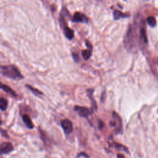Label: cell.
I'll list each match as a JSON object with an SVG mask.
<instances>
[{
    "instance_id": "277c9868",
    "label": "cell",
    "mask_w": 158,
    "mask_h": 158,
    "mask_svg": "<svg viewBox=\"0 0 158 158\" xmlns=\"http://www.w3.org/2000/svg\"><path fill=\"white\" fill-rule=\"evenodd\" d=\"M112 121L110 122L111 126L115 128L116 133H120L122 129V119L119 116V114L114 111L112 112Z\"/></svg>"
},
{
    "instance_id": "7402d4cb",
    "label": "cell",
    "mask_w": 158,
    "mask_h": 158,
    "mask_svg": "<svg viewBox=\"0 0 158 158\" xmlns=\"http://www.w3.org/2000/svg\"><path fill=\"white\" fill-rule=\"evenodd\" d=\"M117 158H125L124 156L122 154H117Z\"/></svg>"
},
{
    "instance_id": "6da1fadb",
    "label": "cell",
    "mask_w": 158,
    "mask_h": 158,
    "mask_svg": "<svg viewBox=\"0 0 158 158\" xmlns=\"http://www.w3.org/2000/svg\"><path fill=\"white\" fill-rule=\"evenodd\" d=\"M137 24H130L127 33L124 40L125 48L132 53H135L140 46V32H138V26Z\"/></svg>"
},
{
    "instance_id": "603a6c76",
    "label": "cell",
    "mask_w": 158,
    "mask_h": 158,
    "mask_svg": "<svg viewBox=\"0 0 158 158\" xmlns=\"http://www.w3.org/2000/svg\"><path fill=\"white\" fill-rule=\"evenodd\" d=\"M98 1H102V0H98Z\"/></svg>"
},
{
    "instance_id": "e0dca14e",
    "label": "cell",
    "mask_w": 158,
    "mask_h": 158,
    "mask_svg": "<svg viewBox=\"0 0 158 158\" xmlns=\"http://www.w3.org/2000/svg\"><path fill=\"white\" fill-rule=\"evenodd\" d=\"M113 145V146L114 147V148H115L117 150H124V151L125 152H129L128 151V149L127 147H125L124 146V145H121V144H119V143H115V142H114L112 143Z\"/></svg>"
},
{
    "instance_id": "ffe728a7",
    "label": "cell",
    "mask_w": 158,
    "mask_h": 158,
    "mask_svg": "<svg viewBox=\"0 0 158 158\" xmlns=\"http://www.w3.org/2000/svg\"><path fill=\"white\" fill-rule=\"evenodd\" d=\"M1 135L3 136V137L6 138H9V137H8V135L7 133V132L5 131V130L1 129Z\"/></svg>"
},
{
    "instance_id": "8fae6325",
    "label": "cell",
    "mask_w": 158,
    "mask_h": 158,
    "mask_svg": "<svg viewBox=\"0 0 158 158\" xmlns=\"http://www.w3.org/2000/svg\"><path fill=\"white\" fill-rule=\"evenodd\" d=\"M87 91V95L88 96V98L90 99V100L91 101V103H92V108L91 110L93 112L95 110H97V104L95 100V99L93 98V93L94 90L93 88H89L86 90Z\"/></svg>"
},
{
    "instance_id": "d6986e66",
    "label": "cell",
    "mask_w": 158,
    "mask_h": 158,
    "mask_svg": "<svg viewBox=\"0 0 158 158\" xmlns=\"http://www.w3.org/2000/svg\"><path fill=\"white\" fill-rule=\"evenodd\" d=\"M72 56H73L74 60L76 62H78L80 61V58H79V56L77 53H72Z\"/></svg>"
},
{
    "instance_id": "9a60e30c",
    "label": "cell",
    "mask_w": 158,
    "mask_h": 158,
    "mask_svg": "<svg viewBox=\"0 0 158 158\" xmlns=\"http://www.w3.org/2000/svg\"><path fill=\"white\" fill-rule=\"evenodd\" d=\"M8 105V102L6 99L4 98H1L0 100V109L2 111H4L6 110Z\"/></svg>"
},
{
    "instance_id": "7a4b0ae2",
    "label": "cell",
    "mask_w": 158,
    "mask_h": 158,
    "mask_svg": "<svg viewBox=\"0 0 158 158\" xmlns=\"http://www.w3.org/2000/svg\"><path fill=\"white\" fill-rule=\"evenodd\" d=\"M1 73L4 77L13 80H19L24 79V76L22 75L18 68L14 65H6L1 66Z\"/></svg>"
},
{
    "instance_id": "ba28073f",
    "label": "cell",
    "mask_w": 158,
    "mask_h": 158,
    "mask_svg": "<svg viewBox=\"0 0 158 158\" xmlns=\"http://www.w3.org/2000/svg\"><path fill=\"white\" fill-rule=\"evenodd\" d=\"M85 43H86L87 49L85 50H83L82 52H81V54H82L83 58L85 60V61H87V60H88L90 58L91 56L92 51H93V46L91 44V43L88 40L85 41Z\"/></svg>"
},
{
    "instance_id": "4fadbf2b",
    "label": "cell",
    "mask_w": 158,
    "mask_h": 158,
    "mask_svg": "<svg viewBox=\"0 0 158 158\" xmlns=\"http://www.w3.org/2000/svg\"><path fill=\"white\" fill-rule=\"evenodd\" d=\"M22 120L25 123V124L26 125L27 128H29L30 129H34V124H33V122H32L31 119L28 115H27V114H24V115L22 116Z\"/></svg>"
},
{
    "instance_id": "2e32d148",
    "label": "cell",
    "mask_w": 158,
    "mask_h": 158,
    "mask_svg": "<svg viewBox=\"0 0 158 158\" xmlns=\"http://www.w3.org/2000/svg\"><path fill=\"white\" fill-rule=\"evenodd\" d=\"M25 86H26L27 88H28L32 93H34L35 95H36V96H40L41 95H43V93H42L41 91L37 89V88H34V87H32L31 85H26Z\"/></svg>"
},
{
    "instance_id": "52a82bcc",
    "label": "cell",
    "mask_w": 158,
    "mask_h": 158,
    "mask_svg": "<svg viewBox=\"0 0 158 158\" xmlns=\"http://www.w3.org/2000/svg\"><path fill=\"white\" fill-rule=\"evenodd\" d=\"M72 21L74 22L87 24L88 22L89 19L87 18V16L84 14L81 13L80 12H76L73 15Z\"/></svg>"
},
{
    "instance_id": "ac0fdd59",
    "label": "cell",
    "mask_w": 158,
    "mask_h": 158,
    "mask_svg": "<svg viewBox=\"0 0 158 158\" xmlns=\"http://www.w3.org/2000/svg\"><path fill=\"white\" fill-rule=\"evenodd\" d=\"M147 22L149 24L150 26L151 27H154L156 25V19L152 17V16H150L148 18H147Z\"/></svg>"
},
{
    "instance_id": "30bf717a",
    "label": "cell",
    "mask_w": 158,
    "mask_h": 158,
    "mask_svg": "<svg viewBox=\"0 0 158 158\" xmlns=\"http://www.w3.org/2000/svg\"><path fill=\"white\" fill-rule=\"evenodd\" d=\"M148 43V39L146 33L145 29L143 27L140 28V46L146 45Z\"/></svg>"
},
{
    "instance_id": "cb8c5ba5",
    "label": "cell",
    "mask_w": 158,
    "mask_h": 158,
    "mask_svg": "<svg viewBox=\"0 0 158 158\" xmlns=\"http://www.w3.org/2000/svg\"><path fill=\"white\" fill-rule=\"evenodd\" d=\"M1 158H3V157H2V156H1Z\"/></svg>"
},
{
    "instance_id": "44dd1931",
    "label": "cell",
    "mask_w": 158,
    "mask_h": 158,
    "mask_svg": "<svg viewBox=\"0 0 158 158\" xmlns=\"http://www.w3.org/2000/svg\"><path fill=\"white\" fill-rule=\"evenodd\" d=\"M104 125H105V124H104V123H103L102 121H100L99 122V126H98V127H99V129L100 130L102 129L103 127H104Z\"/></svg>"
},
{
    "instance_id": "8992f818",
    "label": "cell",
    "mask_w": 158,
    "mask_h": 158,
    "mask_svg": "<svg viewBox=\"0 0 158 158\" xmlns=\"http://www.w3.org/2000/svg\"><path fill=\"white\" fill-rule=\"evenodd\" d=\"M75 111L77 112L79 115L81 117H88L91 114H92L93 112L92 110H90V109L82 107V106H76L74 107Z\"/></svg>"
},
{
    "instance_id": "3957f363",
    "label": "cell",
    "mask_w": 158,
    "mask_h": 158,
    "mask_svg": "<svg viewBox=\"0 0 158 158\" xmlns=\"http://www.w3.org/2000/svg\"><path fill=\"white\" fill-rule=\"evenodd\" d=\"M59 22L61 27L63 30L64 34L65 37H66V39L68 40H72L74 37V32L72 29H71L67 26V24L66 22V19H65L64 14L61 13V15H60V18L59 19Z\"/></svg>"
},
{
    "instance_id": "7c38bea8",
    "label": "cell",
    "mask_w": 158,
    "mask_h": 158,
    "mask_svg": "<svg viewBox=\"0 0 158 158\" xmlns=\"http://www.w3.org/2000/svg\"><path fill=\"white\" fill-rule=\"evenodd\" d=\"M1 88L4 92L7 93H8L10 95H11L12 96H13V97H17L18 96V95L15 92V91H14L11 88V87H9L7 85L1 84Z\"/></svg>"
},
{
    "instance_id": "5b68a950",
    "label": "cell",
    "mask_w": 158,
    "mask_h": 158,
    "mask_svg": "<svg viewBox=\"0 0 158 158\" xmlns=\"http://www.w3.org/2000/svg\"><path fill=\"white\" fill-rule=\"evenodd\" d=\"M61 127L62 128L64 132L66 135H69L73 131V124L72 122L69 119L62 120L61 122Z\"/></svg>"
},
{
    "instance_id": "5bb4252c",
    "label": "cell",
    "mask_w": 158,
    "mask_h": 158,
    "mask_svg": "<svg viewBox=\"0 0 158 158\" xmlns=\"http://www.w3.org/2000/svg\"><path fill=\"white\" fill-rule=\"evenodd\" d=\"M113 16H114V20H119L121 19L128 18L129 15L127 14H125L121 11H120L115 10L113 12Z\"/></svg>"
},
{
    "instance_id": "9c48e42d",
    "label": "cell",
    "mask_w": 158,
    "mask_h": 158,
    "mask_svg": "<svg viewBox=\"0 0 158 158\" xmlns=\"http://www.w3.org/2000/svg\"><path fill=\"white\" fill-rule=\"evenodd\" d=\"M14 150V147L11 143L3 142L1 144V154H7L11 152Z\"/></svg>"
}]
</instances>
